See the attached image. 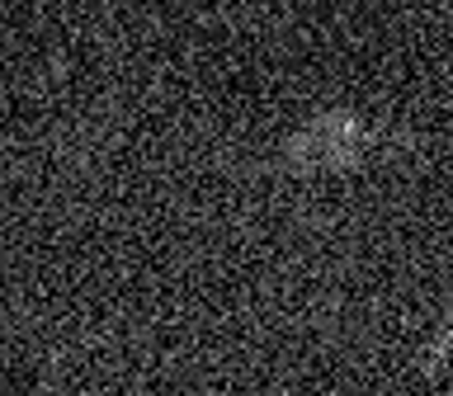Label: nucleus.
<instances>
[{
    "mask_svg": "<svg viewBox=\"0 0 453 396\" xmlns=\"http://www.w3.org/2000/svg\"><path fill=\"white\" fill-rule=\"evenodd\" d=\"M359 147H364V133L359 123L345 118V113H331V118L311 123L307 133H297L288 141V161L293 170H349L359 161Z\"/></svg>",
    "mask_w": 453,
    "mask_h": 396,
    "instance_id": "f257e3e1",
    "label": "nucleus"
},
{
    "mask_svg": "<svg viewBox=\"0 0 453 396\" xmlns=\"http://www.w3.org/2000/svg\"><path fill=\"white\" fill-rule=\"evenodd\" d=\"M453 349V321L444 325V335H439L434 339V345H430V368H439V359H444V354Z\"/></svg>",
    "mask_w": 453,
    "mask_h": 396,
    "instance_id": "f03ea898",
    "label": "nucleus"
}]
</instances>
